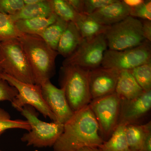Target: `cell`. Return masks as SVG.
I'll use <instances>...</instances> for the list:
<instances>
[{"instance_id": "cell-1", "label": "cell", "mask_w": 151, "mask_h": 151, "mask_svg": "<svg viewBox=\"0 0 151 151\" xmlns=\"http://www.w3.org/2000/svg\"><path fill=\"white\" fill-rule=\"evenodd\" d=\"M104 142L88 105L74 113L64 124L63 132L52 147L54 151H76L86 147L99 148Z\"/></svg>"}, {"instance_id": "cell-2", "label": "cell", "mask_w": 151, "mask_h": 151, "mask_svg": "<svg viewBox=\"0 0 151 151\" xmlns=\"http://www.w3.org/2000/svg\"><path fill=\"white\" fill-rule=\"evenodd\" d=\"M19 40L31 68L35 84L41 86L50 80L55 74L58 52L39 35L23 33Z\"/></svg>"}, {"instance_id": "cell-3", "label": "cell", "mask_w": 151, "mask_h": 151, "mask_svg": "<svg viewBox=\"0 0 151 151\" xmlns=\"http://www.w3.org/2000/svg\"><path fill=\"white\" fill-rule=\"evenodd\" d=\"M89 70L73 65H62L59 83L74 113L89 105L92 100L89 86Z\"/></svg>"}, {"instance_id": "cell-4", "label": "cell", "mask_w": 151, "mask_h": 151, "mask_svg": "<svg viewBox=\"0 0 151 151\" xmlns=\"http://www.w3.org/2000/svg\"><path fill=\"white\" fill-rule=\"evenodd\" d=\"M20 112L31 127L30 131L22 137V142L35 147H53L63 132L64 124L41 121L35 108L30 105L24 106Z\"/></svg>"}, {"instance_id": "cell-5", "label": "cell", "mask_w": 151, "mask_h": 151, "mask_svg": "<svg viewBox=\"0 0 151 151\" xmlns=\"http://www.w3.org/2000/svg\"><path fill=\"white\" fill-rule=\"evenodd\" d=\"M3 72L19 81L35 84L31 68L19 39L0 42Z\"/></svg>"}, {"instance_id": "cell-6", "label": "cell", "mask_w": 151, "mask_h": 151, "mask_svg": "<svg viewBox=\"0 0 151 151\" xmlns=\"http://www.w3.org/2000/svg\"><path fill=\"white\" fill-rule=\"evenodd\" d=\"M108 49L125 50L139 46L146 40L143 36L139 19L131 16L108 27L105 33Z\"/></svg>"}, {"instance_id": "cell-7", "label": "cell", "mask_w": 151, "mask_h": 151, "mask_svg": "<svg viewBox=\"0 0 151 151\" xmlns=\"http://www.w3.org/2000/svg\"><path fill=\"white\" fill-rule=\"evenodd\" d=\"M121 103L122 100L115 92L92 100L89 104L104 142L108 140L119 125Z\"/></svg>"}, {"instance_id": "cell-8", "label": "cell", "mask_w": 151, "mask_h": 151, "mask_svg": "<svg viewBox=\"0 0 151 151\" xmlns=\"http://www.w3.org/2000/svg\"><path fill=\"white\" fill-rule=\"evenodd\" d=\"M0 78L6 81L17 90L18 94L12 102L13 107L20 112L25 105L32 106L43 115L48 117L53 122H57L56 117L44 100L40 85L29 84L19 81L3 72Z\"/></svg>"}, {"instance_id": "cell-9", "label": "cell", "mask_w": 151, "mask_h": 151, "mask_svg": "<svg viewBox=\"0 0 151 151\" xmlns=\"http://www.w3.org/2000/svg\"><path fill=\"white\" fill-rule=\"evenodd\" d=\"M108 44L105 34L90 39H83L78 47L65 58L62 65H73L91 70L101 66Z\"/></svg>"}, {"instance_id": "cell-10", "label": "cell", "mask_w": 151, "mask_h": 151, "mask_svg": "<svg viewBox=\"0 0 151 151\" xmlns=\"http://www.w3.org/2000/svg\"><path fill=\"white\" fill-rule=\"evenodd\" d=\"M151 62V42L145 40L139 46L117 51L107 49L101 66L121 71L131 70L141 65Z\"/></svg>"}, {"instance_id": "cell-11", "label": "cell", "mask_w": 151, "mask_h": 151, "mask_svg": "<svg viewBox=\"0 0 151 151\" xmlns=\"http://www.w3.org/2000/svg\"><path fill=\"white\" fill-rule=\"evenodd\" d=\"M119 71L102 66L89 70V86L92 100L115 93Z\"/></svg>"}, {"instance_id": "cell-12", "label": "cell", "mask_w": 151, "mask_h": 151, "mask_svg": "<svg viewBox=\"0 0 151 151\" xmlns=\"http://www.w3.org/2000/svg\"><path fill=\"white\" fill-rule=\"evenodd\" d=\"M41 87L44 100L56 117L57 122L65 124L74 112L68 104L63 90L57 88L50 80L41 85Z\"/></svg>"}, {"instance_id": "cell-13", "label": "cell", "mask_w": 151, "mask_h": 151, "mask_svg": "<svg viewBox=\"0 0 151 151\" xmlns=\"http://www.w3.org/2000/svg\"><path fill=\"white\" fill-rule=\"evenodd\" d=\"M151 90L144 92L134 99L122 100L119 124H137L150 111Z\"/></svg>"}, {"instance_id": "cell-14", "label": "cell", "mask_w": 151, "mask_h": 151, "mask_svg": "<svg viewBox=\"0 0 151 151\" xmlns=\"http://www.w3.org/2000/svg\"><path fill=\"white\" fill-rule=\"evenodd\" d=\"M130 11L131 9L122 1L115 0L89 16L100 24L108 27L129 16Z\"/></svg>"}, {"instance_id": "cell-15", "label": "cell", "mask_w": 151, "mask_h": 151, "mask_svg": "<svg viewBox=\"0 0 151 151\" xmlns=\"http://www.w3.org/2000/svg\"><path fill=\"white\" fill-rule=\"evenodd\" d=\"M145 92L129 70L119 71L115 93L122 100L134 99Z\"/></svg>"}, {"instance_id": "cell-16", "label": "cell", "mask_w": 151, "mask_h": 151, "mask_svg": "<svg viewBox=\"0 0 151 151\" xmlns=\"http://www.w3.org/2000/svg\"><path fill=\"white\" fill-rule=\"evenodd\" d=\"M83 38L73 22H68L67 27L60 40L56 51L65 58L72 54L81 43Z\"/></svg>"}, {"instance_id": "cell-17", "label": "cell", "mask_w": 151, "mask_h": 151, "mask_svg": "<svg viewBox=\"0 0 151 151\" xmlns=\"http://www.w3.org/2000/svg\"><path fill=\"white\" fill-rule=\"evenodd\" d=\"M53 13L47 17H40L27 19L19 20L14 22L20 32L26 34L39 35L50 25L57 19Z\"/></svg>"}, {"instance_id": "cell-18", "label": "cell", "mask_w": 151, "mask_h": 151, "mask_svg": "<svg viewBox=\"0 0 151 151\" xmlns=\"http://www.w3.org/2000/svg\"><path fill=\"white\" fill-rule=\"evenodd\" d=\"M53 13L50 0H42L35 4L24 5L20 10L9 16L15 22L19 20L47 17Z\"/></svg>"}, {"instance_id": "cell-19", "label": "cell", "mask_w": 151, "mask_h": 151, "mask_svg": "<svg viewBox=\"0 0 151 151\" xmlns=\"http://www.w3.org/2000/svg\"><path fill=\"white\" fill-rule=\"evenodd\" d=\"M74 23L83 39H90L104 34L108 27L100 24L86 14H78Z\"/></svg>"}, {"instance_id": "cell-20", "label": "cell", "mask_w": 151, "mask_h": 151, "mask_svg": "<svg viewBox=\"0 0 151 151\" xmlns=\"http://www.w3.org/2000/svg\"><path fill=\"white\" fill-rule=\"evenodd\" d=\"M150 129L151 121L143 125L131 124L126 126L125 135L129 149L133 151H139L146 133Z\"/></svg>"}, {"instance_id": "cell-21", "label": "cell", "mask_w": 151, "mask_h": 151, "mask_svg": "<svg viewBox=\"0 0 151 151\" xmlns=\"http://www.w3.org/2000/svg\"><path fill=\"white\" fill-rule=\"evenodd\" d=\"M126 126L119 124L108 140L105 141L99 148L102 151H127L129 150L125 135Z\"/></svg>"}, {"instance_id": "cell-22", "label": "cell", "mask_w": 151, "mask_h": 151, "mask_svg": "<svg viewBox=\"0 0 151 151\" xmlns=\"http://www.w3.org/2000/svg\"><path fill=\"white\" fill-rule=\"evenodd\" d=\"M68 23V22L58 17L56 20L47 27L39 36L52 48L56 51L58 42L67 27Z\"/></svg>"}, {"instance_id": "cell-23", "label": "cell", "mask_w": 151, "mask_h": 151, "mask_svg": "<svg viewBox=\"0 0 151 151\" xmlns=\"http://www.w3.org/2000/svg\"><path fill=\"white\" fill-rule=\"evenodd\" d=\"M23 34L17 29L9 15L0 12V41L19 39Z\"/></svg>"}, {"instance_id": "cell-24", "label": "cell", "mask_w": 151, "mask_h": 151, "mask_svg": "<svg viewBox=\"0 0 151 151\" xmlns=\"http://www.w3.org/2000/svg\"><path fill=\"white\" fill-rule=\"evenodd\" d=\"M14 129H22L29 132L31 127L27 120H12L8 112L0 108V137L6 130Z\"/></svg>"}, {"instance_id": "cell-25", "label": "cell", "mask_w": 151, "mask_h": 151, "mask_svg": "<svg viewBox=\"0 0 151 151\" xmlns=\"http://www.w3.org/2000/svg\"><path fill=\"white\" fill-rule=\"evenodd\" d=\"M129 70L137 83L145 92L151 90V62Z\"/></svg>"}, {"instance_id": "cell-26", "label": "cell", "mask_w": 151, "mask_h": 151, "mask_svg": "<svg viewBox=\"0 0 151 151\" xmlns=\"http://www.w3.org/2000/svg\"><path fill=\"white\" fill-rule=\"evenodd\" d=\"M53 13L65 21L74 22L77 14L66 0H50Z\"/></svg>"}, {"instance_id": "cell-27", "label": "cell", "mask_w": 151, "mask_h": 151, "mask_svg": "<svg viewBox=\"0 0 151 151\" xmlns=\"http://www.w3.org/2000/svg\"><path fill=\"white\" fill-rule=\"evenodd\" d=\"M130 16L139 19L151 21V1H145L139 5L131 9Z\"/></svg>"}, {"instance_id": "cell-28", "label": "cell", "mask_w": 151, "mask_h": 151, "mask_svg": "<svg viewBox=\"0 0 151 151\" xmlns=\"http://www.w3.org/2000/svg\"><path fill=\"white\" fill-rule=\"evenodd\" d=\"M24 6L23 0H0V12L12 15Z\"/></svg>"}, {"instance_id": "cell-29", "label": "cell", "mask_w": 151, "mask_h": 151, "mask_svg": "<svg viewBox=\"0 0 151 151\" xmlns=\"http://www.w3.org/2000/svg\"><path fill=\"white\" fill-rule=\"evenodd\" d=\"M18 92L14 86H11L5 80L0 78V101L12 102Z\"/></svg>"}, {"instance_id": "cell-30", "label": "cell", "mask_w": 151, "mask_h": 151, "mask_svg": "<svg viewBox=\"0 0 151 151\" xmlns=\"http://www.w3.org/2000/svg\"><path fill=\"white\" fill-rule=\"evenodd\" d=\"M115 0H84V14L90 15Z\"/></svg>"}, {"instance_id": "cell-31", "label": "cell", "mask_w": 151, "mask_h": 151, "mask_svg": "<svg viewBox=\"0 0 151 151\" xmlns=\"http://www.w3.org/2000/svg\"><path fill=\"white\" fill-rule=\"evenodd\" d=\"M142 30L145 39L151 42V21L147 20H141Z\"/></svg>"}, {"instance_id": "cell-32", "label": "cell", "mask_w": 151, "mask_h": 151, "mask_svg": "<svg viewBox=\"0 0 151 151\" xmlns=\"http://www.w3.org/2000/svg\"><path fill=\"white\" fill-rule=\"evenodd\" d=\"M77 14H84V0H66Z\"/></svg>"}, {"instance_id": "cell-33", "label": "cell", "mask_w": 151, "mask_h": 151, "mask_svg": "<svg viewBox=\"0 0 151 151\" xmlns=\"http://www.w3.org/2000/svg\"><path fill=\"white\" fill-rule=\"evenodd\" d=\"M139 151H151V129L146 133L144 142Z\"/></svg>"}, {"instance_id": "cell-34", "label": "cell", "mask_w": 151, "mask_h": 151, "mask_svg": "<svg viewBox=\"0 0 151 151\" xmlns=\"http://www.w3.org/2000/svg\"><path fill=\"white\" fill-rule=\"evenodd\" d=\"M144 1V0H123L122 1L127 6L132 9L141 4Z\"/></svg>"}, {"instance_id": "cell-35", "label": "cell", "mask_w": 151, "mask_h": 151, "mask_svg": "<svg viewBox=\"0 0 151 151\" xmlns=\"http://www.w3.org/2000/svg\"><path fill=\"white\" fill-rule=\"evenodd\" d=\"M76 151H102L99 148L86 147L79 149Z\"/></svg>"}, {"instance_id": "cell-36", "label": "cell", "mask_w": 151, "mask_h": 151, "mask_svg": "<svg viewBox=\"0 0 151 151\" xmlns=\"http://www.w3.org/2000/svg\"><path fill=\"white\" fill-rule=\"evenodd\" d=\"M42 0H23L24 5L35 4L40 2Z\"/></svg>"}, {"instance_id": "cell-37", "label": "cell", "mask_w": 151, "mask_h": 151, "mask_svg": "<svg viewBox=\"0 0 151 151\" xmlns=\"http://www.w3.org/2000/svg\"><path fill=\"white\" fill-rule=\"evenodd\" d=\"M0 42H1V41H0ZM2 72H3V70L2 69L1 66V62H0V73Z\"/></svg>"}, {"instance_id": "cell-38", "label": "cell", "mask_w": 151, "mask_h": 151, "mask_svg": "<svg viewBox=\"0 0 151 151\" xmlns=\"http://www.w3.org/2000/svg\"><path fill=\"white\" fill-rule=\"evenodd\" d=\"M127 151H134L132 150H129H129H128Z\"/></svg>"}, {"instance_id": "cell-39", "label": "cell", "mask_w": 151, "mask_h": 151, "mask_svg": "<svg viewBox=\"0 0 151 151\" xmlns=\"http://www.w3.org/2000/svg\"><path fill=\"white\" fill-rule=\"evenodd\" d=\"M0 151H3V150H1V149H0Z\"/></svg>"}]
</instances>
